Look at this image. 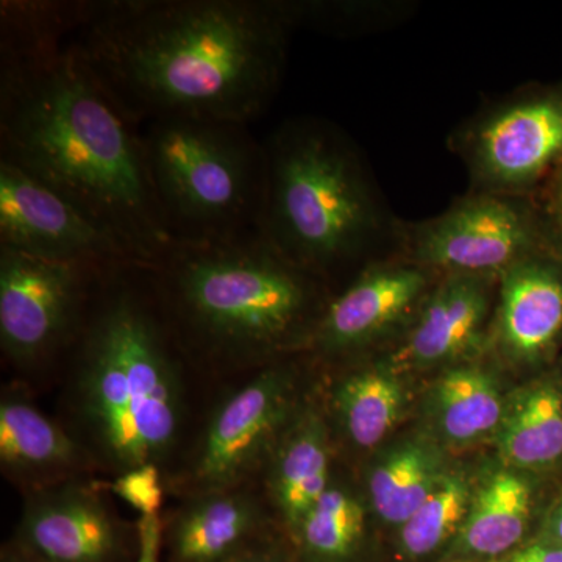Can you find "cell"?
<instances>
[{
	"mask_svg": "<svg viewBox=\"0 0 562 562\" xmlns=\"http://www.w3.org/2000/svg\"><path fill=\"white\" fill-rule=\"evenodd\" d=\"M292 24L286 0L85 2L72 40L122 113L249 125L279 92Z\"/></svg>",
	"mask_w": 562,
	"mask_h": 562,
	"instance_id": "obj_1",
	"label": "cell"
},
{
	"mask_svg": "<svg viewBox=\"0 0 562 562\" xmlns=\"http://www.w3.org/2000/svg\"><path fill=\"white\" fill-rule=\"evenodd\" d=\"M0 160L58 192L143 268L176 244L133 124L72 35L0 40Z\"/></svg>",
	"mask_w": 562,
	"mask_h": 562,
	"instance_id": "obj_2",
	"label": "cell"
},
{
	"mask_svg": "<svg viewBox=\"0 0 562 562\" xmlns=\"http://www.w3.org/2000/svg\"><path fill=\"white\" fill-rule=\"evenodd\" d=\"M69 431L95 468L113 475L162 469L183 430L184 353L151 286L149 269L103 273L70 344Z\"/></svg>",
	"mask_w": 562,
	"mask_h": 562,
	"instance_id": "obj_3",
	"label": "cell"
},
{
	"mask_svg": "<svg viewBox=\"0 0 562 562\" xmlns=\"http://www.w3.org/2000/svg\"><path fill=\"white\" fill-rule=\"evenodd\" d=\"M149 276L183 353L225 364L308 349L333 295L257 232L177 241Z\"/></svg>",
	"mask_w": 562,
	"mask_h": 562,
	"instance_id": "obj_4",
	"label": "cell"
},
{
	"mask_svg": "<svg viewBox=\"0 0 562 562\" xmlns=\"http://www.w3.org/2000/svg\"><path fill=\"white\" fill-rule=\"evenodd\" d=\"M262 149L257 233L281 257L328 284L397 255L402 220L349 133L324 117H291Z\"/></svg>",
	"mask_w": 562,
	"mask_h": 562,
	"instance_id": "obj_5",
	"label": "cell"
},
{
	"mask_svg": "<svg viewBox=\"0 0 562 562\" xmlns=\"http://www.w3.org/2000/svg\"><path fill=\"white\" fill-rule=\"evenodd\" d=\"M155 199L176 241L257 232L265 149L246 124L165 117L140 127Z\"/></svg>",
	"mask_w": 562,
	"mask_h": 562,
	"instance_id": "obj_6",
	"label": "cell"
},
{
	"mask_svg": "<svg viewBox=\"0 0 562 562\" xmlns=\"http://www.w3.org/2000/svg\"><path fill=\"white\" fill-rule=\"evenodd\" d=\"M469 191L532 198L562 165V88L509 91L484 103L447 138Z\"/></svg>",
	"mask_w": 562,
	"mask_h": 562,
	"instance_id": "obj_7",
	"label": "cell"
},
{
	"mask_svg": "<svg viewBox=\"0 0 562 562\" xmlns=\"http://www.w3.org/2000/svg\"><path fill=\"white\" fill-rule=\"evenodd\" d=\"M543 244L532 198L468 191L427 221H402L397 255L438 276H501Z\"/></svg>",
	"mask_w": 562,
	"mask_h": 562,
	"instance_id": "obj_8",
	"label": "cell"
},
{
	"mask_svg": "<svg viewBox=\"0 0 562 562\" xmlns=\"http://www.w3.org/2000/svg\"><path fill=\"white\" fill-rule=\"evenodd\" d=\"M303 406L294 369L266 364L211 414L184 473L183 490L195 497L246 487L251 476L266 471Z\"/></svg>",
	"mask_w": 562,
	"mask_h": 562,
	"instance_id": "obj_9",
	"label": "cell"
},
{
	"mask_svg": "<svg viewBox=\"0 0 562 562\" xmlns=\"http://www.w3.org/2000/svg\"><path fill=\"white\" fill-rule=\"evenodd\" d=\"M109 271L0 246L3 357L16 368L32 369L69 350L95 284Z\"/></svg>",
	"mask_w": 562,
	"mask_h": 562,
	"instance_id": "obj_10",
	"label": "cell"
},
{
	"mask_svg": "<svg viewBox=\"0 0 562 562\" xmlns=\"http://www.w3.org/2000/svg\"><path fill=\"white\" fill-rule=\"evenodd\" d=\"M439 279L398 257L371 262L333 292L310 349L333 360L402 338Z\"/></svg>",
	"mask_w": 562,
	"mask_h": 562,
	"instance_id": "obj_11",
	"label": "cell"
},
{
	"mask_svg": "<svg viewBox=\"0 0 562 562\" xmlns=\"http://www.w3.org/2000/svg\"><path fill=\"white\" fill-rule=\"evenodd\" d=\"M0 246L102 271L139 266L83 211L5 160H0Z\"/></svg>",
	"mask_w": 562,
	"mask_h": 562,
	"instance_id": "obj_12",
	"label": "cell"
},
{
	"mask_svg": "<svg viewBox=\"0 0 562 562\" xmlns=\"http://www.w3.org/2000/svg\"><path fill=\"white\" fill-rule=\"evenodd\" d=\"M88 479L24 492L13 543L31 562H120L131 532Z\"/></svg>",
	"mask_w": 562,
	"mask_h": 562,
	"instance_id": "obj_13",
	"label": "cell"
},
{
	"mask_svg": "<svg viewBox=\"0 0 562 562\" xmlns=\"http://www.w3.org/2000/svg\"><path fill=\"white\" fill-rule=\"evenodd\" d=\"M497 286L495 276L441 277L387 361L402 372L473 360L491 344Z\"/></svg>",
	"mask_w": 562,
	"mask_h": 562,
	"instance_id": "obj_14",
	"label": "cell"
},
{
	"mask_svg": "<svg viewBox=\"0 0 562 562\" xmlns=\"http://www.w3.org/2000/svg\"><path fill=\"white\" fill-rule=\"evenodd\" d=\"M562 333V271L538 251L498 276L490 347L509 364L530 366Z\"/></svg>",
	"mask_w": 562,
	"mask_h": 562,
	"instance_id": "obj_15",
	"label": "cell"
},
{
	"mask_svg": "<svg viewBox=\"0 0 562 562\" xmlns=\"http://www.w3.org/2000/svg\"><path fill=\"white\" fill-rule=\"evenodd\" d=\"M0 468L24 492L83 479L94 461L79 439L20 390L0 398Z\"/></svg>",
	"mask_w": 562,
	"mask_h": 562,
	"instance_id": "obj_16",
	"label": "cell"
},
{
	"mask_svg": "<svg viewBox=\"0 0 562 562\" xmlns=\"http://www.w3.org/2000/svg\"><path fill=\"white\" fill-rule=\"evenodd\" d=\"M262 508L247 487L209 492L188 502L165 525L172 562H224L255 547Z\"/></svg>",
	"mask_w": 562,
	"mask_h": 562,
	"instance_id": "obj_17",
	"label": "cell"
},
{
	"mask_svg": "<svg viewBox=\"0 0 562 562\" xmlns=\"http://www.w3.org/2000/svg\"><path fill=\"white\" fill-rule=\"evenodd\" d=\"M266 491L290 535L333 480L331 428L316 405H305L266 468Z\"/></svg>",
	"mask_w": 562,
	"mask_h": 562,
	"instance_id": "obj_18",
	"label": "cell"
},
{
	"mask_svg": "<svg viewBox=\"0 0 562 562\" xmlns=\"http://www.w3.org/2000/svg\"><path fill=\"white\" fill-rule=\"evenodd\" d=\"M532 491L522 473L503 468L475 484L471 508L452 546L436 562H497L525 543Z\"/></svg>",
	"mask_w": 562,
	"mask_h": 562,
	"instance_id": "obj_19",
	"label": "cell"
},
{
	"mask_svg": "<svg viewBox=\"0 0 562 562\" xmlns=\"http://www.w3.org/2000/svg\"><path fill=\"white\" fill-rule=\"evenodd\" d=\"M506 397L494 373L475 362L447 368L424 401L425 431L443 449H469L494 438Z\"/></svg>",
	"mask_w": 562,
	"mask_h": 562,
	"instance_id": "obj_20",
	"label": "cell"
},
{
	"mask_svg": "<svg viewBox=\"0 0 562 562\" xmlns=\"http://www.w3.org/2000/svg\"><path fill=\"white\" fill-rule=\"evenodd\" d=\"M449 471L447 450L427 431L398 439L369 464V506L383 524L402 527Z\"/></svg>",
	"mask_w": 562,
	"mask_h": 562,
	"instance_id": "obj_21",
	"label": "cell"
},
{
	"mask_svg": "<svg viewBox=\"0 0 562 562\" xmlns=\"http://www.w3.org/2000/svg\"><path fill=\"white\" fill-rule=\"evenodd\" d=\"M408 408L401 372L390 361L351 369L333 383L330 420L357 450H373L386 441Z\"/></svg>",
	"mask_w": 562,
	"mask_h": 562,
	"instance_id": "obj_22",
	"label": "cell"
},
{
	"mask_svg": "<svg viewBox=\"0 0 562 562\" xmlns=\"http://www.w3.org/2000/svg\"><path fill=\"white\" fill-rule=\"evenodd\" d=\"M505 468L542 471L562 460V391L552 380H539L506 397L495 432Z\"/></svg>",
	"mask_w": 562,
	"mask_h": 562,
	"instance_id": "obj_23",
	"label": "cell"
},
{
	"mask_svg": "<svg viewBox=\"0 0 562 562\" xmlns=\"http://www.w3.org/2000/svg\"><path fill=\"white\" fill-rule=\"evenodd\" d=\"M291 538L302 562H361L368 542L366 505L333 479Z\"/></svg>",
	"mask_w": 562,
	"mask_h": 562,
	"instance_id": "obj_24",
	"label": "cell"
},
{
	"mask_svg": "<svg viewBox=\"0 0 562 562\" xmlns=\"http://www.w3.org/2000/svg\"><path fill=\"white\" fill-rule=\"evenodd\" d=\"M475 483L465 469L450 468L436 490L397 528L395 554L403 562L441 558L461 531L471 508ZM436 560V561H438Z\"/></svg>",
	"mask_w": 562,
	"mask_h": 562,
	"instance_id": "obj_25",
	"label": "cell"
},
{
	"mask_svg": "<svg viewBox=\"0 0 562 562\" xmlns=\"http://www.w3.org/2000/svg\"><path fill=\"white\" fill-rule=\"evenodd\" d=\"M292 24L325 35L349 38L405 21L414 7L382 0H286Z\"/></svg>",
	"mask_w": 562,
	"mask_h": 562,
	"instance_id": "obj_26",
	"label": "cell"
},
{
	"mask_svg": "<svg viewBox=\"0 0 562 562\" xmlns=\"http://www.w3.org/2000/svg\"><path fill=\"white\" fill-rule=\"evenodd\" d=\"M110 491L135 508L139 516H157L165 501L161 468L143 465L121 473L109 484Z\"/></svg>",
	"mask_w": 562,
	"mask_h": 562,
	"instance_id": "obj_27",
	"label": "cell"
},
{
	"mask_svg": "<svg viewBox=\"0 0 562 562\" xmlns=\"http://www.w3.org/2000/svg\"><path fill=\"white\" fill-rule=\"evenodd\" d=\"M538 210L539 224L546 249L552 247L562 251V165L550 177V188L543 199L542 209Z\"/></svg>",
	"mask_w": 562,
	"mask_h": 562,
	"instance_id": "obj_28",
	"label": "cell"
},
{
	"mask_svg": "<svg viewBox=\"0 0 562 562\" xmlns=\"http://www.w3.org/2000/svg\"><path fill=\"white\" fill-rule=\"evenodd\" d=\"M136 528H138V549H136L135 562H160L162 535H165V522L160 514L139 516Z\"/></svg>",
	"mask_w": 562,
	"mask_h": 562,
	"instance_id": "obj_29",
	"label": "cell"
},
{
	"mask_svg": "<svg viewBox=\"0 0 562 562\" xmlns=\"http://www.w3.org/2000/svg\"><path fill=\"white\" fill-rule=\"evenodd\" d=\"M497 562H562V546L538 538L535 541L525 542L519 549L506 554Z\"/></svg>",
	"mask_w": 562,
	"mask_h": 562,
	"instance_id": "obj_30",
	"label": "cell"
},
{
	"mask_svg": "<svg viewBox=\"0 0 562 562\" xmlns=\"http://www.w3.org/2000/svg\"><path fill=\"white\" fill-rule=\"evenodd\" d=\"M539 538L547 539V541L557 542L562 546V501L558 503L552 516L549 517L546 530H543Z\"/></svg>",
	"mask_w": 562,
	"mask_h": 562,
	"instance_id": "obj_31",
	"label": "cell"
},
{
	"mask_svg": "<svg viewBox=\"0 0 562 562\" xmlns=\"http://www.w3.org/2000/svg\"><path fill=\"white\" fill-rule=\"evenodd\" d=\"M224 562H284L281 561L279 557H276L273 553L265 552V550L257 549V547H251V549L246 550V552L236 554V557L231 558V560Z\"/></svg>",
	"mask_w": 562,
	"mask_h": 562,
	"instance_id": "obj_32",
	"label": "cell"
},
{
	"mask_svg": "<svg viewBox=\"0 0 562 562\" xmlns=\"http://www.w3.org/2000/svg\"><path fill=\"white\" fill-rule=\"evenodd\" d=\"M0 562H31L22 554L21 550L14 546L13 541L5 543L0 553Z\"/></svg>",
	"mask_w": 562,
	"mask_h": 562,
	"instance_id": "obj_33",
	"label": "cell"
}]
</instances>
